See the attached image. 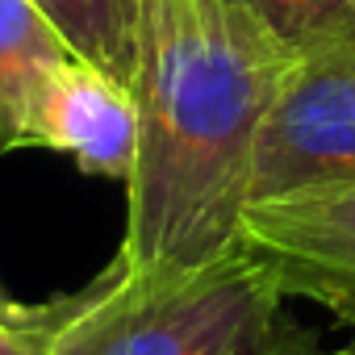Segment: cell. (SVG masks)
Returning <instances> with one entry per match:
<instances>
[{"instance_id":"cell-6","label":"cell","mask_w":355,"mask_h":355,"mask_svg":"<svg viewBox=\"0 0 355 355\" xmlns=\"http://www.w3.org/2000/svg\"><path fill=\"white\" fill-rule=\"evenodd\" d=\"M76 59L34 0H0V150H26L46 80Z\"/></svg>"},{"instance_id":"cell-10","label":"cell","mask_w":355,"mask_h":355,"mask_svg":"<svg viewBox=\"0 0 355 355\" xmlns=\"http://www.w3.org/2000/svg\"><path fill=\"white\" fill-rule=\"evenodd\" d=\"M263 355H343V347H322L313 330H305L297 322H284Z\"/></svg>"},{"instance_id":"cell-7","label":"cell","mask_w":355,"mask_h":355,"mask_svg":"<svg viewBox=\"0 0 355 355\" xmlns=\"http://www.w3.org/2000/svg\"><path fill=\"white\" fill-rule=\"evenodd\" d=\"M63 34V42L105 76L134 84L142 0H34Z\"/></svg>"},{"instance_id":"cell-4","label":"cell","mask_w":355,"mask_h":355,"mask_svg":"<svg viewBox=\"0 0 355 355\" xmlns=\"http://www.w3.org/2000/svg\"><path fill=\"white\" fill-rule=\"evenodd\" d=\"M243 247L284 297H305L355 330V184L251 201Z\"/></svg>"},{"instance_id":"cell-8","label":"cell","mask_w":355,"mask_h":355,"mask_svg":"<svg viewBox=\"0 0 355 355\" xmlns=\"http://www.w3.org/2000/svg\"><path fill=\"white\" fill-rule=\"evenodd\" d=\"M243 5L293 59L355 46V0H243Z\"/></svg>"},{"instance_id":"cell-3","label":"cell","mask_w":355,"mask_h":355,"mask_svg":"<svg viewBox=\"0 0 355 355\" xmlns=\"http://www.w3.org/2000/svg\"><path fill=\"white\" fill-rule=\"evenodd\" d=\"M355 184V46L288 63L263 121L251 201Z\"/></svg>"},{"instance_id":"cell-9","label":"cell","mask_w":355,"mask_h":355,"mask_svg":"<svg viewBox=\"0 0 355 355\" xmlns=\"http://www.w3.org/2000/svg\"><path fill=\"white\" fill-rule=\"evenodd\" d=\"M59 318V301L46 305H21L0 288V330H46Z\"/></svg>"},{"instance_id":"cell-12","label":"cell","mask_w":355,"mask_h":355,"mask_svg":"<svg viewBox=\"0 0 355 355\" xmlns=\"http://www.w3.org/2000/svg\"><path fill=\"white\" fill-rule=\"evenodd\" d=\"M343 355H355V330H351V338L343 343Z\"/></svg>"},{"instance_id":"cell-1","label":"cell","mask_w":355,"mask_h":355,"mask_svg":"<svg viewBox=\"0 0 355 355\" xmlns=\"http://www.w3.org/2000/svg\"><path fill=\"white\" fill-rule=\"evenodd\" d=\"M288 63L243 0H142L121 268H201L243 247L255 150Z\"/></svg>"},{"instance_id":"cell-11","label":"cell","mask_w":355,"mask_h":355,"mask_svg":"<svg viewBox=\"0 0 355 355\" xmlns=\"http://www.w3.org/2000/svg\"><path fill=\"white\" fill-rule=\"evenodd\" d=\"M46 330H0V355H46Z\"/></svg>"},{"instance_id":"cell-2","label":"cell","mask_w":355,"mask_h":355,"mask_svg":"<svg viewBox=\"0 0 355 355\" xmlns=\"http://www.w3.org/2000/svg\"><path fill=\"white\" fill-rule=\"evenodd\" d=\"M284 288L234 247L201 268L130 272L117 259L59 297L46 355H263L280 334Z\"/></svg>"},{"instance_id":"cell-5","label":"cell","mask_w":355,"mask_h":355,"mask_svg":"<svg viewBox=\"0 0 355 355\" xmlns=\"http://www.w3.org/2000/svg\"><path fill=\"white\" fill-rule=\"evenodd\" d=\"M30 146L67 155L84 175L130 180L138 163V109L134 92L84 63L67 59L42 88L30 121Z\"/></svg>"}]
</instances>
